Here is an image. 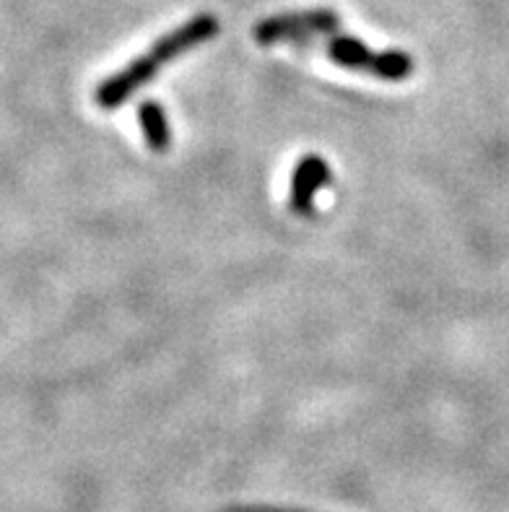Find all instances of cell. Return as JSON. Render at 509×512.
<instances>
[{
	"label": "cell",
	"instance_id": "2",
	"mask_svg": "<svg viewBox=\"0 0 509 512\" xmlns=\"http://www.w3.org/2000/svg\"><path fill=\"white\" fill-rule=\"evenodd\" d=\"M323 50L330 63L348 68V71H364L382 81H403L413 73V58L408 52H374L361 39L348 37V34H328Z\"/></svg>",
	"mask_w": 509,
	"mask_h": 512
},
{
	"label": "cell",
	"instance_id": "1",
	"mask_svg": "<svg viewBox=\"0 0 509 512\" xmlns=\"http://www.w3.org/2000/svg\"><path fill=\"white\" fill-rule=\"evenodd\" d=\"M219 19L211 13H198L193 19H187L185 24L159 37L149 50L138 55L133 63H128L123 71L112 73L110 78H104L102 84L94 91V99L102 110H115L120 104L130 99V94H136L141 86H146L156 73L162 71L164 65L172 63L177 55L193 50V47L203 45L208 39L219 34Z\"/></svg>",
	"mask_w": 509,
	"mask_h": 512
},
{
	"label": "cell",
	"instance_id": "4",
	"mask_svg": "<svg viewBox=\"0 0 509 512\" xmlns=\"http://www.w3.org/2000/svg\"><path fill=\"white\" fill-rule=\"evenodd\" d=\"M330 169L325 164L323 156L307 154L299 159L291 175V190H289V206L294 214H312L315 208V195L328 185Z\"/></svg>",
	"mask_w": 509,
	"mask_h": 512
},
{
	"label": "cell",
	"instance_id": "6",
	"mask_svg": "<svg viewBox=\"0 0 509 512\" xmlns=\"http://www.w3.org/2000/svg\"><path fill=\"white\" fill-rule=\"evenodd\" d=\"M234 512H299V510H284V507H242Z\"/></svg>",
	"mask_w": 509,
	"mask_h": 512
},
{
	"label": "cell",
	"instance_id": "3",
	"mask_svg": "<svg viewBox=\"0 0 509 512\" xmlns=\"http://www.w3.org/2000/svg\"><path fill=\"white\" fill-rule=\"evenodd\" d=\"M341 26V16L330 8H312V11L281 13L268 16L252 26V39L258 45H278V42H294V45H310L315 34H336Z\"/></svg>",
	"mask_w": 509,
	"mask_h": 512
},
{
	"label": "cell",
	"instance_id": "5",
	"mask_svg": "<svg viewBox=\"0 0 509 512\" xmlns=\"http://www.w3.org/2000/svg\"><path fill=\"white\" fill-rule=\"evenodd\" d=\"M138 120H141L143 138L149 143V149L154 151H167L172 143V133H169L167 115H164L162 104L149 99L138 107Z\"/></svg>",
	"mask_w": 509,
	"mask_h": 512
}]
</instances>
